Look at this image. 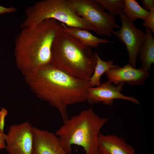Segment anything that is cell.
Wrapping results in <instances>:
<instances>
[{"mask_svg": "<svg viewBox=\"0 0 154 154\" xmlns=\"http://www.w3.org/2000/svg\"><path fill=\"white\" fill-rule=\"evenodd\" d=\"M31 90L59 111L63 123L69 117L68 106L86 101L90 80L74 77L50 63L24 76Z\"/></svg>", "mask_w": 154, "mask_h": 154, "instance_id": "cell-1", "label": "cell"}, {"mask_svg": "<svg viewBox=\"0 0 154 154\" xmlns=\"http://www.w3.org/2000/svg\"><path fill=\"white\" fill-rule=\"evenodd\" d=\"M63 27L53 19L44 20L33 29L25 28L15 40L17 68L24 76L50 63L54 39Z\"/></svg>", "mask_w": 154, "mask_h": 154, "instance_id": "cell-2", "label": "cell"}, {"mask_svg": "<svg viewBox=\"0 0 154 154\" xmlns=\"http://www.w3.org/2000/svg\"><path fill=\"white\" fill-rule=\"evenodd\" d=\"M97 58L92 48L61 29L51 49L50 64L74 77L89 80L95 70Z\"/></svg>", "mask_w": 154, "mask_h": 154, "instance_id": "cell-3", "label": "cell"}, {"mask_svg": "<svg viewBox=\"0 0 154 154\" xmlns=\"http://www.w3.org/2000/svg\"><path fill=\"white\" fill-rule=\"evenodd\" d=\"M108 119L100 117L90 108L69 118L55 134L69 154L72 153L73 145L82 147L85 154H102L98 148V136Z\"/></svg>", "mask_w": 154, "mask_h": 154, "instance_id": "cell-4", "label": "cell"}, {"mask_svg": "<svg viewBox=\"0 0 154 154\" xmlns=\"http://www.w3.org/2000/svg\"><path fill=\"white\" fill-rule=\"evenodd\" d=\"M26 18L20 25L22 29H33L44 20L52 19L69 27L93 31L92 25L79 16L68 0H44L28 7Z\"/></svg>", "mask_w": 154, "mask_h": 154, "instance_id": "cell-5", "label": "cell"}, {"mask_svg": "<svg viewBox=\"0 0 154 154\" xmlns=\"http://www.w3.org/2000/svg\"><path fill=\"white\" fill-rule=\"evenodd\" d=\"M76 13L92 25L96 34L112 36L115 28L119 29L114 17L105 11L102 5L96 0H68Z\"/></svg>", "mask_w": 154, "mask_h": 154, "instance_id": "cell-6", "label": "cell"}, {"mask_svg": "<svg viewBox=\"0 0 154 154\" xmlns=\"http://www.w3.org/2000/svg\"><path fill=\"white\" fill-rule=\"evenodd\" d=\"M121 22V27L117 31L113 30V33L125 44L128 56L129 63L136 68L137 58L140 48L146 38V34L137 28L133 22L129 20L123 10L118 13Z\"/></svg>", "mask_w": 154, "mask_h": 154, "instance_id": "cell-7", "label": "cell"}, {"mask_svg": "<svg viewBox=\"0 0 154 154\" xmlns=\"http://www.w3.org/2000/svg\"><path fill=\"white\" fill-rule=\"evenodd\" d=\"M34 141L33 127L28 122L9 127L5 139L9 154H32Z\"/></svg>", "mask_w": 154, "mask_h": 154, "instance_id": "cell-8", "label": "cell"}, {"mask_svg": "<svg viewBox=\"0 0 154 154\" xmlns=\"http://www.w3.org/2000/svg\"><path fill=\"white\" fill-rule=\"evenodd\" d=\"M124 85V83L122 82L115 86L108 80L98 87H90L87 90L86 101L90 104L102 102L110 106L113 104L114 99H121L139 105L140 102L134 97L125 96L121 93Z\"/></svg>", "mask_w": 154, "mask_h": 154, "instance_id": "cell-9", "label": "cell"}, {"mask_svg": "<svg viewBox=\"0 0 154 154\" xmlns=\"http://www.w3.org/2000/svg\"><path fill=\"white\" fill-rule=\"evenodd\" d=\"M105 73L108 80L115 85L123 82L137 86L144 84L150 74L149 71L141 67L134 68L129 63L122 67L111 68Z\"/></svg>", "mask_w": 154, "mask_h": 154, "instance_id": "cell-10", "label": "cell"}, {"mask_svg": "<svg viewBox=\"0 0 154 154\" xmlns=\"http://www.w3.org/2000/svg\"><path fill=\"white\" fill-rule=\"evenodd\" d=\"M34 141L32 154H69L55 134L33 127Z\"/></svg>", "mask_w": 154, "mask_h": 154, "instance_id": "cell-11", "label": "cell"}, {"mask_svg": "<svg viewBox=\"0 0 154 154\" xmlns=\"http://www.w3.org/2000/svg\"><path fill=\"white\" fill-rule=\"evenodd\" d=\"M99 149L102 154H136L134 148L124 139L114 134L98 135Z\"/></svg>", "mask_w": 154, "mask_h": 154, "instance_id": "cell-12", "label": "cell"}, {"mask_svg": "<svg viewBox=\"0 0 154 154\" xmlns=\"http://www.w3.org/2000/svg\"><path fill=\"white\" fill-rule=\"evenodd\" d=\"M61 23L63 29L66 32L91 48L97 47L100 44L113 43L107 39L97 37L88 31L77 27H68L64 24Z\"/></svg>", "mask_w": 154, "mask_h": 154, "instance_id": "cell-13", "label": "cell"}, {"mask_svg": "<svg viewBox=\"0 0 154 154\" xmlns=\"http://www.w3.org/2000/svg\"><path fill=\"white\" fill-rule=\"evenodd\" d=\"M146 38L141 46L138 54V58L141 63V67L149 71L154 63V38L151 31L145 28Z\"/></svg>", "mask_w": 154, "mask_h": 154, "instance_id": "cell-14", "label": "cell"}, {"mask_svg": "<svg viewBox=\"0 0 154 154\" xmlns=\"http://www.w3.org/2000/svg\"><path fill=\"white\" fill-rule=\"evenodd\" d=\"M97 58V62L94 73L90 79L89 83L92 87H98L101 84L100 78L102 76L111 68L119 66L114 65L112 60L104 61L101 59L98 54L95 51Z\"/></svg>", "mask_w": 154, "mask_h": 154, "instance_id": "cell-15", "label": "cell"}, {"mask_svg": "<svg viewBox=\"0 0 154 154\" xmlns=\"http://www.w3.org/2000/svg\"><path fill=\"white\" fill-rule=\"evenodd\" d=\"M124 6L123 11L130 21H136L138 19L144 21L148 17L149 11L141 7L135 0H124Z\"/></svg>", "mask_w": 154, "mask_h": 154, "instance_id": "cell-16", "label": "cell"}, {"mask_svg": "<svg viewBox=\"0 0 154 154\" xmlns=\"http://www.w3.org/2000/svg\"><path fill=\"white\" fill-rule=\"evenodd\" d=\"M96 0L102 5L109 15L113 17H117L119 12L124 8V0Z\"/></svg>", "mask_w": 154, "mask_h": 154, "instance_id": "cell-17", "label": "cell"}, {"mask_svg": "<svg viewBox=\"0 0 154 154\" xmlns=\"http://www.w3.org/2000/svg\"><path fill=\"white\" fill-rule=\"evenodd\" d=\"M149 14L147 18L144 21L142 26L148 28L150 30L152 33H154V7L150 9Z\"/></svg>", "mask_w": 154, "mask_h": 154, "instance_id": "cell-18", "label": "cell"}, {"mask_svg": "<svg viewBox=\"0 0 154 154\" xmlns=\"http://www.w3.org/2000/svg\"><path fill=\"white\" fill-rule=\"evenodd\" d=\"M7 111L4 108H2L0 112V131L4 133L5 118L7 114Z\"/></svg>", "mask_w": 154, "mask_h": 154, "instance_id": "cell-19", "label": "cell"}, {"mask_svg": "<svg viewBox=\"0 0 154 154\" xmlns=\"http://www.w3.org/2000/svg\"><path fill=\"white\" fill-rule=\"evenodd\" d=\"M17 9L15 7H7L0 5V15L7 13H13L17 11Z\"/></svg>", "mask_w": 154, "mask_h": 154, "instance_id": "cell-20", "label": "cell"}, {"mask_svg": "<svg viewBox=\"0 0 154 154\" xmlns=\"http://www.w3.org/2000/svg\"><path fill=\"white\" fill-rule=\"evenodd\" d=\"M141 2L143 6V8L148 11L154 7V0H142Z\"/></svg>", "mask_w": 154, "mask_h": 154, "instance_id": "cell-21", "label": "cell"}, {"mask_svg": "<svg viewBox=\"0 0 154 154\" xmlns=\"http://www.w3.org/2000/svg\"><path fill=\"white\" fill-rule=\"evenodd\" d=\"M6 135L0 131V150L5 148Z\"/></svg>", "mask_w": 154, "mask_h": 154, "instance_id": "cell-22", "label": "cell"}]
</instances>
